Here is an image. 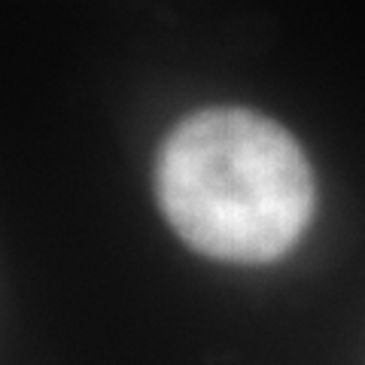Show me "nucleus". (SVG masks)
Returning <instances> with one entry per match:
<instances>
[{"label": "nucleus", "instance_id": "obj_1", "mask_svg": "<svg viewBox=\"0 0 365 365\" xmlns=\"http://www.w3.org/2000/svg\"><path fill=\"white\" fill-rule=\"evenodd\" d=\"M158 204L192 250L237 265L289 253L314 210L299 143L265 116L216 107L180 122L155 170Z\"/></svg>", "mask_w": 365, "mask_h": 365}]
</instances>
